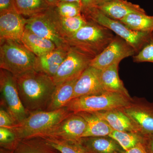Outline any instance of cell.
<instances>
[{
  "label": "cell",
  "instance_id": "6da1fadb",
  "mask_svg": "<svg viewBox=\"0 0 153 153\" xmlns=\"http://www.w3.org/2000/svg\"><path fill=\"white\" fill-rule=\"evenodd\" d=\"M16 77L20 98L28 112L46 111L56 87L52 77L35 70Z\"/></svg>",
  "mask_w": 153,
  "mask_h": 153
},
{
  "label": "cell",
  "instance_id": "7a4b0ae2",
  "mask_svg": "<svg viewBox=\"0 0 153 153\" xmlns=\"http://www.w3.org/2000/svg\"><path fill=\"white\" fill-rule=\"evenodd\" d=\"M83 26L74 35L66 38V43L73 48L94 58L101 53L112 41V31L93 21L87 19Z\"/></svg>",
  "mask_w": 153,
  "mask_h": 153
},
{
  "label": "cell",
  "instance_id": "3957f363",
  "mask_svg": "<svg viewBox=\"0 0 153 153\" xmlns=\"http://www.w3.org/2000/svg\"><path fill=\"white\" fill-rule=\"evenodd\" d=\"M74 113L66 107L56 110L39 111L30 113L23 121L10 128L20 140L39 137L49 131Z\"/></svg>",
  "mask_w": 153,
  "mask_h": 153
},
{
  "label": "cell",
  "instance_id": "277c9868",
  "mask_svg": "<svg viewBox=\"0 0 153 153\" xmlns=\"http://www.w3.org/2000/svg\"><path fill=\"white\" fill-rule=\"evenodd\" d=\"M36 58L22 41L1 40L0 68L15 77L34 71Z\"/></svg>",
  "mask_w": 153,
  "mask_h": 153
},
{
  "label": "cell",
  "instance_id": "5b68a950",
  "mask_svg": "<svg viewBox=\"0 0 153 153\" xmlns=\"http://www.w3.org/2000/svg\"><path fill=\"white\" fill-rule=\"evenodd\" d=\"M131 99L120 94L106 91L100 94L73 99L65 107L75 114L96 112L124 107L128 105Z\"/></svg>",
  "mask_w": 153,
  "mask_h": 153
},
{
  "label": "cell",
  "instance_id": "8992f818",
  "mask_svg": "<svg viewBox=\"0 0 153 153\" xmlns=\"http://www.w3.org/2000/svg\"><path fill=\"white\" fill-rule=\"evenodd\" d=\"M1 107L5 110L15 123H20L30 114L19 96L16 78L8 71L0 69Z\"/></svg>",
  "mask_w": 153,
  "mask_h": 153
},
{
  "label": "cell",
  "instance_id": "52a82bcc",
  "mask_svg": "<svg viewBox=\"0 0 153 153\" xmlns=\"http://www.w3.org/2000/svg\"><path fill=\"white\" fill-rule=\"evenodd\" d=\"M83 15L87 19L104 26L115 33L116 35L123 38L133 47L136 54L147 43L152 33L131 30L120 21L107 16L96 7Z\"/></svg>",
  "mask_w": 153,
  "mask_h": 153
},
{
  "label": "cell",
  "instance_id": "ba28073f",
  "mask_svg": "<svg viewBox=\"0 0 153 153\" xmlns=\"http://www.w3.org/2000/svg\"><path fill=\"white\" fill-rule=\"evenodd\" d=\"M120 109L131 120L139 134L144 138L153 137V102L134 97Z\"/></svg>",
  "mask_w": 153,
  "mask_h": 153
},
{
  "label": "cell",
  "instance_id": "9c48e42d",
  "mask_svg": "<svg viewBox=\"0 0 153 153\" xmlns=\"http://www.w3.org/2000/svg\"><path fill=\"white\" fill-rule=\"evenodd\" d=\"M55 7L27 19L25 28L37 36L52 41L57 47H69L60 34L56 19Z\"/></svg>",
  "mask_w": 153,
  "mask_h": 153
},
{
  "label": "cell",
  "instance_id": "30bf717a",
  "mask_svg": "<svg viewBox=\"0 0 153 153\" xmlns=\"http://www.w3.org/2000/svg\"><path fill=\"white\" fill-rule=\"evenodd\" d=\"M135 50L123 38L115 35L110 44L99 55L92 59L90 66L102 70L124 58L134 56Z\"/></svg>",
  "mask_w": 153,
  "mask_h": 153
},
{
  "label": "cell",
  "instance_id": "8fae6325",
  "mask_svg": "<svg viewBox=\"0 0 153 153\" xmlns=\"http://www.w3.org/2000/svg\"><path fill=\"white\" fill-rule=\"evenodd\" d=\"M92 59L76 49L69 48L66 58L52 78L55 85L57 86L67 80L79 77L90 66Z\"/></svg>",
  "mask_w": 153,
  "mask_h": 153
},
{
  "label": "cell",
  "instance_id": "7c38bea8",
  "mask_svg": "<svg viewBox=\"0 0 153 153\" xmlns=\"http://www.w3.org/2000/svg\"><path fill=\"white\" fill-rule=\"evenodd\" d=\"M86 128L87 123L84 118L78 114L72 113L39 137L79 141Z\"/></svg>",
  "mask_w": 153,
  "mask_h": 153
},
{
  "label": "cell",
  "instance_id": "4fadbf2b",
  "mask_svg": "<svg viewBox=\"0 0 153 153\" xmlns=\"http://www.w3.org/2000/svg\"><path fill=\"white\" fill-rule=\"evenodd\" d=\"M102 70L88 66L75 83L72 99L85 96L103 93L105 90L101 80Z\"/></svg>",
  "mask_w": 153,
  "mask_h": 153
},
{
  "label": "cell",
  "instance_id": "5bb4252c",
  "mask_svg": "<svg viewBox=\"0 0 153 153\" xmlns=\"http://www.w3.org/2000/svg\"><path fill=\"white\" fill-rule=\"evenodd\" d=\"M27 22L16 11L0 13V40L22 41Z\"/></svg>",
  "mask_w": 153,
  "mask_h": 153
},
{
  "label": "cell",
  "instance_id": "9a60e30c",
  "mask_svg": "<svg viewBox=\"0 0 153 153\" xmlns=\"http://www.w3.org/2000/svg\"><path fill=\"white\" fill-rule=\"evenodd\" d=\"M69 48L57 47L47 54L36 57L34 70L52 78L67 56Z\"/></svg>",
  "mask_w": 153,
  "mask_h": 153
},
{
  "label": "cell",
  "instance_id": "2e32d148",
  "mask_svg": "<svg viewBox=\"0 0 153 153\" xmlns=\"http://www.w3.org/2000/svg\"><path fill=\"white\" fill-rule=\"evenodd\" d=\"M107 16L114 20L120 21L129 14L146 13V11L138 5L126 0H110L97 6Z\"/></svg>",
  "mask_w": 153,
  "mask_h": 153
},
{
  "label": "cell",
  "instance_id": "e0dca14e",
  "mask_svg": "<svg viewBox=\"0 0 153 153\" xmlns=\"http://www.w3.org/2000/svg\"><path fill=\"white\" fill-rule=\"evenodd\" d=\"M80 145L89 153H115L125 152L120 145L109 136L84 137Z\"/></svg>",
  "mask_w": 153,
  "mask_h": 153
},
{
  "label": "cell",
  "instance_id": "ac0fdd59",
  "mask_svg": "<svg viewBox=\"0 0 153 153\" xmlns=\"http://www.w3.org/2000/svg\"><path fill=\"white\" fill-rule=\"evenodd\" d=\"M94 113L106 121L114 130L138 134L131 120L120 108L102 111Z\"/></svg>",
  "mask_w": 153,
  "mask_h": 153
},
{
  "label": "cell",
  "instance_id": "d6986e66",
  "mask_svg": "<svg viewBox=\"0 0 153 153\" xmlns=\"http://www.w3.org/2000/svg\"><path fill=\"white\" fill-rule=\"evenodd\" d=\"M79 77L67 80L57 85L46 111H51L65 107L72 99L74 86Z\"/></svg>",
  "mask_w": 153,
  "mask_h": 153
},
{
  "label": "cell",
  "instance_id": "ffe728a7",
  "mask_svg": "<svg viewBox=\"0 0 153 153\" xmlns=\"http://www.w3.org/2000/svg\"><path fill=\"white\" fill-rule=\"evenodd\" d=\"M119 63H115L102 70V85L105 91L120 94L128 98H131L122 80L120 78L118 73Z\"/></svg>",
  "mask_w": 153,
  "mask_h": 153
},
{
  "label": "cell",
  "instance_id": "44dd1931",
  "mask_svg": "<svg viewBox=\"0 0 153 153\" xmlns=\"http://www.w3.org/2000/svg\"><path fill=\"white\" fill-rule=\"evenodd\" d=\"M22 42L36 57L47 54L57 48L52 41L37 36L27 29L22 36Z\"/></svg>",
  "mask_w": 153,
  "mask_h": 153
},
{
  "label": "cell",
  "instance_id": "7402d4cb",
  "mask_svg": "<svg viewBox=\"0 0 153 153\" xmlns=\"http://www.w3.org/2000/svg\"><path fill=\"white\" fill-rule=\"evenodd\" d=\"M76 114L84 118L87 123V128L82 137L108 136L113 130L106 121L94 113L82 112Z\"/></svg>",
  "mask_w": 153,
  "mask_h": 153
},
{
  "label": "cell",
  "instance_id": "603a6c76",
  "mask_svg": "<svg viewBox=\"0 0 153 153\" xmlns=\"http://www.w3.org/2000/svg\"><path fill=\"white\" fill-rule=\"evenodd\" d=\"M15 153H60L43 138L36 137L20 140Z\"/></svg>",
  "mask_w": 153,
  "mask_h": 153
},
{
  "label": "cell",
  "instance_id": "cb8c5ba5",
  "mask_svg": "<svg viewBox=\"0 0 153 153\" xmlns=\"http://www.w3.org/2000/svg\"><path fill=\"white\" fill-rule=\"evenodd\" d=\"M55 19L60 34L65 39L74 35L88 22L87 19L82 14L71 18H65L60 16L56 11Z\"/></svg>",
  "mask_w": 153,
  "mask_h": 153
},
{
  "label": "cell",
  "instance_id": "d4e9b609",
  "mask_svg": "<svg viewBox=\"0 0 153 153\" xmlns=\"http://www.w3.org/2000/svg\"><path fill=\"white\" fill-rule=\"evenodd\" d=\"M120 21L133 31L153 32V16H148L146 13L130 14Z\"/></svg>",
  "mask_w": 153,
  "mask_h": 153
},
{
  "label": "cell",
  "instance_id": "484cf974",
  "mask_svg": "<svg viewBox=\"0 0 153 153\" xmlns=\"http://www.w3.org/2000/svg\"><path fill=\"white\" fill-rule=\"evenodd\" d=\"M17 13L30 18L47 10L51 7L45 0H14Z\"/></svg>",
  "mask_w": 153,
  "mask_h": 153
},
{
  "label": "cell",
  "instance_id": "4316f807",
  "mask_svg": "<svg viewBox=\"0 0 153 153\" xmlns=\"http://www.w3.org/2000/svg\"><path fill=\"white\" fill-rule=\"evenodd\" d=\"M108 136L115 140L124 151H128L134 147L144 139L143 137L137 133L114 130Z\"/></svg>",
  "mask_w": 153,
  "mask_h": 153
},
{
  "label": "cell",
  "instance_id": "83f0119b",
  "mask_svg": "<svg viewBox=\"0 0 153 153\" xmlns=\"http://www.w3.org/2000/svg\"><path fill=\"white\" fill-rule=\"evenodd\" d=\"M42 138L60 153H89L79 141L64 140L51 137Z\"/></svg>",
  "mask_w": 153,
  "mask_h": 153
},
{
  "label": "cell",
  "instance_id": "f1b7e54d",
  "mask_svg": "<svg viewBox=\"0 0 153 153\" xmlns=\"http://www.w3.org/2000/svg\"><path fill=\"white\" fill-rule=\"evenodd\" d=\"M20 140L10 128L0 127V148L15 151Z\"/></svg>",
  "mask_w": 153,
  "mask_h": 153
},
{
  "label": "cell",
  "instance_id": "f546056e",
  "mask_svg": "<svg viewBox=\"0 0 153 153\" xmlns=\"http://www.w3.org/2000/svg\"><path fill=\"white\" fill-rule=\"evenodd\" d=\"M55 8L60 16L65 18H71L82 14L81 7L77 3L60 2Z\"/></svg>",
  "mask_w": 153,
  "mask_h": 153
},
{
  "label": "cell",
  "instance_id": "4dcf8cb0",
  "mask_svg": "<svg viewBox=\"0 0 153 153\" xmlns=\"http://www.w3.org/2000/svg\"><path fill=\"white\" fill-rule=\"evenodd\" d=\"M133 57L134 62L135 63H153V32L151 33L149 39L146 44Z\"/></svg>",
  "mask_w": 153,
  "mask_h": 153
},
{
  "label": "cell",
  "instance_id": "1f68e13d",
  "mask_svg": "<svg viewBox=\"0 0 153 153\" xmlns=\"http://www.w3.org/2000/svg\"><path fill=\"white\" fill-rule=\"evenodd\" d=\"M16 123L7 111L1 107H0V127L10 128L15 125Z\"/></svg>",
  "mask_w": 153,
  "mask_h": 153
},
{
  "label": "cell",
  "instance_id": "d6a6232c",
  "mask_svg": "<svg viewBox=\"0 0 153 153\" xmlns=\"http://www.w3.org/2000/svg\"><path fill=\"white\" fill-rule=\"evenodd\" d=\"M151 153L145 142L144 138L134 147L122 153Z\"/></svg>",
  "mask_w": 153,
  "mask_h": 153
},
{
  "label": "cell",
  "instance_id": "836d02e7",
  "mask_svg": "<svg viewBox=\"0 0 153 153\" xmlns=\"http://www.w3.org/2000/svg\"><path fill=\"white\" fill-rule=\"evenodd\" d=\"M16 11L14 0H0V13Z\"/></svg>",
  "mask_w": 153,
  "mask_h": 153
},
{
  "label": "cell",
  "instance_id": "e575fe53",
  "mask_svg": "<svg viewBox=\"0 0 153 153\" xmlns=\"http://www.w3.org/2000/svg\"><path fill=\"white\" fill-rule=\"evenodd\" d=\"M82 15H85L88 11L96 7L95 0H80Z\"/></svg>",
  "mask_w": 153,
  "mask_h": 153
},
{
  "label": "cell",
  "instance_id": "d590c367",
  "mask_svg": "<svg viewBox=\"0 0 153 153\" xmlns=\"http://www.w3.org/2000/svg\"><path fill=\"white\" fill-rule=\"evenodd\" d=\"M145 142L151 153H153V137L144 138Z\"/></svg>",
  "mask_w": 153,
  "mask_h": 153
},
{
  "label": "cell",
  "instance_id": "8d00e7d4",
  "mask_svg": "<svg viewBox=\"0 0 153 153\" xmlns=\"http://www.w3.org/2000/svg\"><path fill=\"white\" fill-rule=\"evenodd\" d=\"M50 7H55L59 3V0H45Z\"/></svg>",
  "mask_w": 153,
  "mask_h": 153
},
{
  "label": "cell",
  "instance_id": "74e56055",
  "mask_svg": "<svg viewBox=\"0 0 153 153\" xmlns=\"http://www.w3.org/2000/svg\"><path fill=\"white\" fill-rule=\"evenodd\" d=\"M67 2L77 3L80 6V0H59V2Z\"/></svg>",
  "mask_w": 153,
  "mask_h": 153
},
{
  "label": "cell",
  "instance_id": "f35d334b",
  "mask_svg": "<svg viewBox=\"0 0 153 153\" xmlns=\"http://www.w3.org/2000/svg\"><path fill=\"white\" fill-rule=\"evenodd\" d=\"M110 0H95L96 5L97 6L101 5L102 4H103L106 2Z\"/></svg>",
  "mask_w": 153,
  "mask_h": 153
},
{
  "label": "cell",
  "instance_id": "ab89813d",
  "mask_svg": "<svg viewBox=\"0 0 153 153\" xmlns=\"http://www.w3.org/2000/svg\"><path fill=\"white\" fill-rule=\"evenodd\" d=\"M0 153H15V151L8 150L0 148Z\"/></svg>",
  "mask_w": 153,
  "mask_h": 153
}]
</instances>
